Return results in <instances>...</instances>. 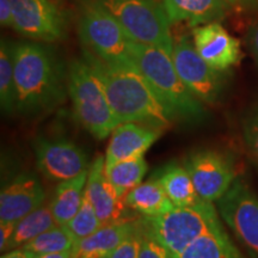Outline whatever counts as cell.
Returning a JSON list of instances; mask_svg holds the SVG:
<instances>
[{
	"instance_id": "6da1fadb",
	"label": "cell",
	"mask_w": 258,
	"mask_h": 258,
	"mask_svg": "<svg viewBox=\"0 0 258 258\" xmlns=\"http://www.w3.org/2000/svg\"><path fill=\"white\" fill-rule=\"evenodd\" d=\"M14 63L17 112L35 117L64 102L67 70L53 47L38 42L15 43Z\"/></svg>"
},
{
	"instance_id": "7a4b0ae2",
	"label": "cell",
	"mask_w": 258,
	"mask_h": 258,
	"mask_svg": "<svg viewBox=\"0 0 258 258\" xmlns=\"http://www.w3.org/2000/svg\"><path fill=\"white\" fill-rule=\"evenodd\" d=\"M83 57L96 71L118 124L134 122L154 128L175 120L135 63H109L84 49Z\"/></svg>"
},
{
	"instance_id": "3957f363",
	"label": "cell",
	"mask_w": 258,
	"mask_h": 258,
	"mask_svg": "<svg viewBox=\"0 0 258 258\" xmlns=\"http://www.w3.org/2000/svg\"><path fill=\"white\" fill-rule=\"evenodd\" d=\"M132 56L175 118L199 123L207 117L202 102L192 95L177 73L172 56L159 48L131 42Z\"/></svg>"
},
{
	"instance_id": "277c9868",
	"label": "cell",
	"mask_w": 258,
	"mask_h": 258,
	"mask_svg": "<svg viewBox=\"0 0 258 258\" xmlns=\"http://www.w3.org/2000/svg\"><path fill=\"white\" fill-rule=\"evenodd\" d=\"M67 88L79 123L97 140L108 138L118 121L101 78L84 57L73 60L67 67Z\"/></svg>"
},
{
	"instance_id": "5b68a950",
	"label": "cell",
	"mask_w": 258,
	"mask_h": 258,
	"mask_svg": "<svg viewBox=\"0 0 258 258\" xmlns=\"http://www.w3.org/2000/svg\"><path fill=\"white\" fill-rule=\"evenodd\" d=\"M138 222L144 231L178 258L190 244L202 235L224 228L217 209L209 201L175 207L159 217H141Z\"/></svg>"
},
{
	"instance_id": "8992f818",
	"label": "cell",
	"mask_w": 258,
	"mask_h": 258,
	"mask_svg": "<svg viewBox=\"0 0 258 258\" xmlns=\"http://www.w3.org/2000/svg\"><path fill=\"white\" fill-rule=\"evenodd\" d=\"M78 32L84 49L109 63H135L131 42L122 25L97 0H85L80 8Z\"/></svg>"
},
{
	"instance_id": "52a82bcc",
	"label": "cell",
	"mask_w": 258,
	"mask_h": 258,
	"mask_svg": "<svg viewBox=\"0 0 258 258\" xmlns=\"http://www.w3.org/2000/svg\"><path fill=\"white\" fill-rule=\"evenodd\" d=\"M122 25L132 41L148 44L172 56L170 21L161 3L156 0H97Z\"/></svg>"
},
{
	"instance_id": "ba28073f",
	"label": "cell",
	"mask_w": 258,
	"mask_h": 258,
	"mask_svg": "<svg viewBox=\"0 0 258 258\" xmlns=\"http://www.w3.org/2000/svg\"><path fill=\"white\" fill-rule=\"evenodd\" d=\"M218 211L251 258H258V196L243 179L218 200Z\"/></svg>"
},
{
	"instance_id": "9c48e42d",
	"label": "cell",
	"mask_w": 258,
	"mask_h": 258,
	"mask_svg": "<svg viewBox=\"0 0 258 258\" xmlns=\"http://www.w3.org/2000/svg\"><path fill=\"white\" fill-rule=\"evenodd\" d=\"M172 60L182 82L196 98L207 104H215L221 98L226 86L225 72L206 62L188 37L173 42Z\"/></svg>"
},
{
	"instance_id": "30bf717a",
	"label": "cell",
	"mask_w": 258,
	"mask_h": 258,
	"mask_svg": "<svg viewBox=\"0 0 258 258\" xmlns=\"http://www.w3.org/2000/svg\"><path fill=\"white\" fill-rule=\"evenodd\" d=\"M183 165L196 192L205 201H218L237 179L233 159L215 150L195 151L185 157Z\"/></svg>"
},
{
	"instance_id": "8fae6325",
	"label": "cell",
	"mask_w": 258,
	"mask_h": 258,
	"mask_svg": "<svg viewBox=\"0 0 258 258\" xmlns=\"http://www.w3.org/2000/svg\"><path fill=\"white\" fill-rule=\"evenodd\" d=\"M12 28L25 37L60 41L66 34L64 14L50 0H11Z\"/></svg>"
},
{
	"instance_id": "7c38bea8",
	"label": "cell",
	"mask_w": 258,
	"mask_h": 258,
	"mask_svg": "<svg viewBox=\"0 0 258 258\" xmlns=\"http://www.w3.org/2000/svg\"><path fill=\"white\" fill-rule=\"evenodd\" d=\"M38 170L50 180L71 179L88 171V154L66 138L40 137L34 141Z\"/></svg>"
},
{
	"instance_id": "4fadbf2b",
	"label": "cell",
	"mask_w": 258,
	"mask_h": 258,
	"mask_svg": "<svg viewBox=\"0 0 258 258\" xmlns=\"http://www.w3.org/2000/svg\"><path fill=\"white\" fill-rule=\"evenodd\" d=\"M192 38L198 53L213 69L226 72L240 62L243 54L239 41L219 22L195 27Z\"/></svg>"
},
{
	"instance_id": "5bb4252c",
	"label": "cell",
	"mask_w": 258,
	"mask_h": 258,
	"mask_svg": "<svg viewBox=\"0 0 258 258\" xmlns=\"http://www.w3.org/2000/svg\"><path fill=\"white\" fill-rule=\"evenodd\" d=\"M46 194L40 179L23 172L8 183L0 194V221L17 222L43 206Z\"/></svg>"
},
{
	"instance_id": "9a60e30c",
	"label": "cell",
	"mask_w": 258,
	"mask_h": 258,
	"mask_svg": "<svg viewBox=\"0 0 258 258\" xmlns=\"http://www.w3.org/2000/svg\"><path fill=\"white\" fill-rule=\"evenodd\" d=\"M160 132L158 128L134 122L118 124L111 133L105 153V167L122 160L144 157L145 152L156 143Z\"/></svg>"
},
{
	"instance_id": "2e32d148",
	"label": "cell",
	"mask_w": 258,
	"mask_h": 258,
	"mask_svg": "<svg viewBox=\"0 0 258 258\" xmlns=\"http://www.w3.org/2000/svg\"><path fill=\"white\" fill-rule=\"evenodd\" d=\"M85 194L98 215L102 224L124 220L127 206L118 198L105 173V157L98 156L89 169Z\"/></svg>"
},
{
	"instance_id": "e0dca14e",
	"label": "cell",
	"mask_w": 258,
	"mask_h": 258,
	"mask_svg": "<svg viewBox=\"0 0 258 258\" xmlns=\"http://www.w3.org/2000/svg\"><path fill=\"white\" fill-rule=\"evenodd\" d=\"M171 24L188 21L191 28L221 21L230 4L225 0H161Z\"/></svg>"
},
{
	"instance_id": "ac0fdd59",
	"label": "cell",
	"mask_w": 258,
	"mask_h": 258,
	"mask_svg": "<svg viewBox=\"0 0 258 258\" xmlns=\"http://www.w3.org/2000/svg\"><path fill=\"white\" fill-rule=\"evenodd\" d=\"M135 222L120 220L102 225L96 232L78 240L72 258H108L134 228Z\"/></svg>"
},
{
	"instance_id": "d6986e66",
	"label": "cell",
	"mask_w": 258,
	"mask_h": 258,
	"mask_svg": "<svg viewBox=\"0 0 258 258\" xmlns=\"http://www.w3.org/2000/svg\"><path fill=\"white\" fill-rule=\"evenodd\" d=\"M124 205L146 218L159 217L175 208L159 180L154 177L132 189L124 196Z\"/></svg>"
},
{
	"instance_id": "ffe728a7",
	"label": "cell",
	"mask_w": 258,
	"mask_h": 258,
	"mask_svg": "<svg viewBox=\"0 0 258 258\" xmlns=\"http://www.w3.org/2000/svg\"><path fill=\"white\" fill-rule=\"evenodd\" d=\"M153 177L159 180L175 207H186L205 201L196 192L191 177L184 165L170 163L154 173Z\"/></svg>"
},
{
	"instance_id": "44dd1931",
	"label": "cell",
	"mask_w": 258,
	"mask_h": 258,
	"mask_svg": "<svg viewBox=\"0 0 258 258\" xmlns=\"http://www.w3.org/2000/svg\"><path fill=\"white\" fill-rule=\"evenodd\" d=\"M89 170L77 177L60 182L49 207L57 225H67L82 207Z\"/></svg>"
},
{
	"instance_id": "7402d4cb",
	"label": "cell",
	"mask_w": 258,
	"mask_h": 258,
	"mask_svg": "<svg viewBox=\"0 0 258 258\" xmlns=\"http://www.w3.org/2000/svg\"><path fill=\"white\" fill-rule=\"evenodd\" d=\"M179 258H245L225 228L202 235L180 253Z\"/></svg>"
},
{
	"instance_id": "603a6c76",
	"label": "cell",
	"mask_w": 258,
	"mask_h": 258,
	"mask_svg": "<svg viewBox=\"0 0 258 258\" xmlns=\"http://www.w3.org/2000/svg\"><path fill=\"white\" fill-rule=\"evenodd\" d=\"M56 225L49 206H41L40 208L31 212L30 214L21 219L16 224L14 235L9 244L8 251L23 247L29 241L35 239L43 232L55 227Z\"/></svg>"
},
{
	"instance_id": "cb8c5ba5",
	"label": "cell",
	"mask_w": 258,
	"mask_h": 258,
	"mask_svg": "<svg viewBox=\"0 0 258 258\" xmlns=\"http://www.w3.org/2000/svg\"><path fill=\"white\" fill-rule=\"evenodd\" d=\"M147 172V163L144 157L122 160L110 167H105V173L118 198L123 199L132 189L139 185Z\"/></svg>"
},
{
	"instance_id": "d4e9b609",
	"label": "cell",
	"mask_w": 258,
	"mask_h": 258,
	"mask_svg": "<svg viewBox=\"0 0 258 258\" xmlns=\"http://www.w3.org/2000/svg\"><path fill=\"white\" fill-rule=\"evenodd\" d=\"M14 44L3 38L0 43V104L6 115L17 112Z\"/></svg>"
},
{
	"instance_id": "484cf974",
	"label": "cell",
	"mask_w": 258,
	"mask_h": 258,
	"mask_svg": "<svg viewBox=\"0 0 258 258\" xmlns=\"http://www.w3.org/2000/svg\"><path fill=\"white\" fill-rule=\"evenodd\" d=\"M76 243V238L66 225H56L25 244L23 249L35 254L61 252L73 250Z\"/></svg>"
},
{
	"instance_id": "4316f807",
	"label": "cell",
	"mask_w": 258,
	"mask_h": 258,
	"mask_svg": "<svg viewBox=\"0 0 258 258\" xmlns=\"http://www.w3.org/2000/svg\"><path fill=\"white\" fill-rule=\"evenodd\" d=\"M102 225V221L99 220L98 215H97L92 203L90 202L88 195L84 194L82 207L79 208L78 213L74 215L72 220H71L66 226L70 228V231L72 232L76 240L78 241L80 239H83V238H86L88 235L92 234L93 232L98 230Z\"/></svg>"
},
{
	"instance_id": "83f0119b",
	"label": "cell",
	"mask_w": 258,
	"mask_h": 258,
	"mask_svg": "<svg viewBox=\"0 0 258 258\" xmlns=\"http://www.w3.org/2000/svg\"><path fill=\"white\" fill-rule=\"evenodd\" d=\"M139 225V222H138ZM140 228V249H139V258H178L167 250L160 241L148 234L146 231L139 225Z\"/></svg>"
},
{
	"instance_id": "f1b7e54d",
	"label": "cell",
	"mask_w": 258,
	"mask_h": 258,
	"mask_svg": "<svg viewBox=\"0 0 258 258\" xmlns=\"http://www.w3.org/2000/svg\"><path fill=\"white\" fill-rule=\"evenodd\" d=\"M140 249V228L138 221H135L134 228L127 237L122 240L108 258H139Z\"/></svg>"
},
{
	"instance_id": "f546056e",
	"label": "cell",
	"mask_w": 258,
	"mask_h": 258,
	"mask_svg": "<svg viewBox=\"0 0 258 258\" xmlns=\"http://www.w3.org/2000/svg\"><path fill=\"white\" fill-rule=\"evenodd\" d=\"M244 139L247 150L258 165V108L245 121Z\"/></svg>"
},
{
	"instance_id": "4dcf8cb0",
	"label": "cell",
	"mask_w": 258,
	"mask_h": 258,
	"mask_svg": "<svg viewBox=\"0 0 258 258\" xmlns=\"http://www.w3.org/2000/svg\"><path fill=\"white\" fill-rule=\"evenodd\" d=\"M0 250L2 252L8 251L9 244L12 239V235H14L16 224L15 222H5L0 221Z\"/></svg>"
},
{
	"instance_id": "1f68e13d",
	"label": "cell",
	"mask_w": 258,
	"mask_h": 258,
	"mask_svg": "<svg viewBox=\"0 0 258 258\" xmlns=\"http://www.w3.org/2000/svg\"><path fill=\"white\" fill-rule=\"evenodd\" d=\"M246 44L250 53L252 54L254 61L258 64V23L253 24L247 31Z\"/></svg>"
},
{
	"instance_id": "d6a6232c",
	"label": "cell",
	"mask_w": 258,
	"mask_h": 258,
	"mask_svg": "<svg viewBox=\"0 0 258 258\" xmlns=\"http://www.w3.org/2000/svg\"><path fill=\"white\" fill-rule=\"evenodd\" d=\"M0 23H2V27L14 25L11 0H0Z\"/></svg>"
},
{
	"instance_id": "836d02e7",
	"label": "cell",
	"mask_w": 258,
	"mask_h": 258,
	"mask_svg": "<svg viewBox=\"0 0 258 258\" xmlns=\"http://www.w3.org/2000/svg\"><path fill=\"white\" fill-rule=\"evenodd\" d=\"M2 258H34V253L28 250H24L23 247H18V249L10 250L9 252H5Z\"/></svg>"
},
{
	"instance_id": "e575fe53",
	"label": "cell",
	"mask_w": 258,
	"mask_h": 258,
	"mask_svg": "<svg viewBox=\"0 0 258 258\" xmlns=\"http://www.w3.org/2000/svg\"><path fill=\"white\" fill-rule=\"evenodd\" d=\"M34 258H72V250L50 253H34Z\"/></svg>"
},
{
	"instance_id": "d590c367",
	"label": "cell",
	"mask_w": 258,
	"mask_h": 258,
	"mask_svg": "<svg viewBox=\"0 0 258 258\" xmlns=\"http://www.w3.org/2000/svg\"><path fill=\"white\" fill-rule=\"evenodd\" d=\"M230 5H234V4H245V3H250L252 0H225Z\"/></svg>"
}]
</instances>
